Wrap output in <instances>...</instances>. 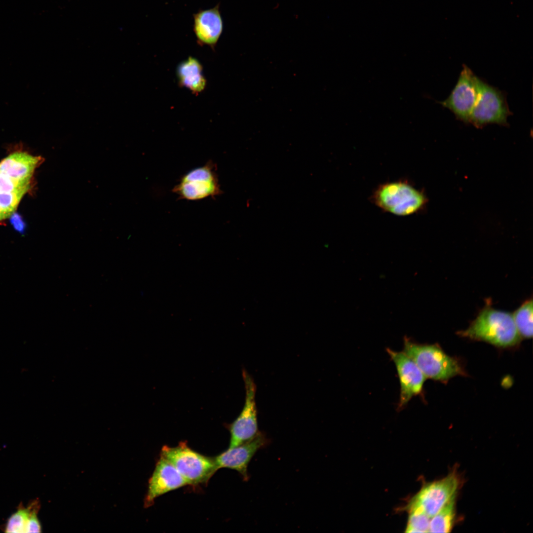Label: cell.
<instances>
[{
  "mask_svg": "<svg viewBox=\"0 0 533 533\" xmlns=\"http://www.w3.org/2000/svg\"><path fill=\"white\" fill-rule=\"evenodd\" d=\"M459 334L501 347L513 346L521 338L512 314L490 306H485L470 326Z\"/></svg>",
  "mask_w": 533,
  "mask_h": 533,
  "instance_id": "1",
  "label": "cell"
},
{
  "mask_svg": "<svg viewBox=\"0 0 533 533\" xmlns=\"http://www.w3.org/2000/svg\"><path fill=\"white\" fill-rule=\"evenodd\" d=\"M370 199L383 211L399 216L417 213L427 202L421 190L403 179L380 184L373 191Z\"/></svg>",
  "mask_w": 533,
  "mask_h": 533,
  "instance_id": "2",
  "label": "cell"
},
{
  "mask_svg": "<svg viewBox=\"0 0 533 533\" xmlns=\"http://www.w3.org/2000/svg\"><path fill=\"white\" fill-rule=\"evenodd\" d=\"M403 351L415 362L426 379L446 381L463 374L457 361L437 345L419 343L405 337Z\"/></svg>",
  "mask_w": 533,
  "mask_h": 533,
  "instance_id": "3",
  "label": "cell"
},
{
  "mask_svg": "<svg viewBox=\"0 0 533 533\" xmlns=\"http://www.w3.org/2000/svg\"><path fill=\"white\" fill-rule=\"evenodd\" d=\"M160 456L175 466L188 485L206 483L217 471L213 458L194 451L185 442L174 447L164 446Z\"/></svg>",
  "mask_w": 533,
  "mask_h": 533,
  "instance_id": "4",
  "label": "cell"
},
{
  "mask_svg": "<svg viewBox=\"0 0 533 533\" xmlns=\"http://www.w3.org/2000/svg\"><path fill=\"white\" fill-rule=\"evenodd\" d=\"M478 97L472 111L470 123L477 128L489 124L508 126V117L512 115L505 94L477 77Z\"/></svg>",
  "mask_w": 533,
  "mask_h": 533,
  "instance_id": "5",
  "label": "cell"
},
{
  "mask_svg": "<svg viewBox=\"0 0 533 533\" xmlns=\"http://www.w3.org/2000/svg\"><path fill=\"white\" fill-rule=\"evenodd\" d=\"M179 198L196 201L215 197L222 193L217 173L212 161L194 168L182 176L172 189Z\"/></svg>",
  "mask_w": 533,
  "mask_h": 533,
  "instance_id": "6",
  "label": "cell"
},
{
  "mask_svg": "<svg viewBox=\"0 0 533 533\" xmlns=\"http://www.w3.org/2000/svg\"><path fill=\"white\" fill-rule=\"evenodd\" d=\"M245 399L243 408L237 418L228 427L230 434L229 448L249 441L260 432L258 428V411L256 403V385L252 377L242 370Z\"/></svg>",
  "mask_w": 533,
  "mask_h": 533,
  "instance_id": "7",
  "label": "cell"
},
{
  "mask_svg": "<svg viewBox=\"0 0 533 533\" xmlns=\"http://www.w3.org/2000/svg\"><path fill=\"white\" fill-rule=\"evenodd\" d=\"M477 76L466 65H463L458 80L448 97L440 102L452 111L456 118L470 123V116L478 97Z\"/></svg>",
  "mask_w": 533,
  "mask_h": 533,
  "instance_id": "8",
  "label": "cell"
},
{
  "mask_svg": "<svg viewBox=\"0 0 533 533\" xmlns=\"http://www.w3.org/2000/svg\"><path fill=\"white\" fill-rule=\"evenodd\" d=\"M458 486L456 475L449 474L442 479L424 486L408 506L418 508L431 518L455 498Z\"/></svg>",
  "mask_w": 533,
  "mask_h": 533,
  "instance_id": "9",
  "label": "cell"
},
{
  "mask_svg": "<svg viewBox=\"0 0 533 533\" xmlns=\"http://www.w3.org/2000/svg\"><path fill=\"white\" fill-rule=\"evenodd\" d=\"M386 351L393 362L400 383V395L397 409L402 410L414 396L423 391L426 379L415 362L403 351L387 348Z\"/></svg>",
  "mask_w": 533,
  "mask_h": 533,
  "instance_id": "10",
  "label": "cell"
},
{
  "mask_svg": "<svg viewBox=\"0 0 533 533\" xmlns=\"http://www.w3.org/2000/svg\"><path fill=\"white\" fill-rule=\"evenodd\" d=\"M269 442L264 433L260 432L253 439L226 451L213 458L216 470L228 468L237 471L243 480L249 479L248 466L256 452Z\"/></svg>",
  "mask_w": 533,
  "mask_h": 533,
  "instance_id": "11",
  "label": "cell"
},
{
  "mask_svg": "<svg viewBox=\"0 0 533 533\" xmlns=\"http://www.w3.org/2000/svg\"><path fill=\"white\" fill-rule=\"evenodd\" d=\"M187 485L186 480L175 466L160 456L149 481L144 506L147 508L152 506L158 496Z\"/></svg>",
  "mask_w": 533,
  "mask_h": 533,
  "instance_id": "12",
  "label": "cell"
},
{
  "mask_svg": "<svg viewBox=\"0 0 533 533\" xmlns=\"http://www.w3.org/2000/svg\"><path fill=\"white\" fill-rule=\"evenodd\" d=\"M193 30L197 43L214 48L224 28L220 4L210 9H200L193 14Z\"/></svg>",
  "mask_w": 533,
  "mask_h": 533,
  "instance_id": "13",
  "label": "cell"
},
{
  "mask_svg": "<svg viewBox=\"0 0 533 533\" xmlns=\"http://www.w3.org/2000/svg\"><path fill=\"white\" fill-rule=\"evenodd\" d=\"M42 160V157L26 152H15L0 162V173L14 180L29 183Z\"/></svg>",
  "mask_w": 533,
  "mask_h": 533,
  "instance_id": "14",
  "label": "cell"
},
{
  "mask_svg": "<svg viewBox=\"0 0 533 533\" xmlns=\"http://www.w3.org/2000/svg\"><path fill=\"white\" fill-rule=\"evenodd\" d=\"M176 72L181 86L195 94L204 90L206 80L203 74L202 66L197 59L189 57L178 65Z\"/></svg>",
  "mask_w": 533,
  "mask_h": 533,
  "instance_id": "15",
  "label": "cell"
},
{
  "mask_svg": "<svg viewBox=\"0 0 533 533\" xmlns=\"http://www.w3.org/2000/svg\"><path fill=\"white\" fill-rule=\"evenodd\" d=\"M455 516V499H453L431 518L428 532L449 533L453 526Z\"/></svg>",
  "mask_w": 533,
  "mask_h": 533,
  "instance_id": "16",
  "label": "cell"
},
{
  "mask_svg": "<svg viewBox=\"0 0 533 533\" xmlns=\"http://www.w3.org/2000/svg\"><path fill=\"white\" fill-rule=\"evenodd\" d=\"M521 337L529 339L533 336V300L523 303L512 314Z\"/></svg>",
  "mask_w": 533,
  "mask_h": 533,
  "instance_id": "17",
  "label": "cell"
},
{
  "mask_svg": "<svg viewBox=\"0 0 533 533\" xmlns=\"http://www.w3.org/2000/svg\"><path fill=\"white\" fill-rule=\"evenodd\" d=\"M409 516L406 532H428L431 518L421 509L414 507H408Z\"/></svg>",
  "mask_w": 533,
  "mask_h": 533,
  "instance_id": "18",
  "label": "cell"
},
{
  "mask_svg": "<svg viewBox=\"0 0 533 533\" xmlns=\"http://www.w3.org/2000/svg\"><path fill=\"white\" fill-rule=\"evenodd\" d=\"M32 510L28 508L20 509L9 519L5 532L26 533V528Z\"/></svg>",
  "mask_w": 533,
  "mask_h": 533,
  "instance_id": "19",
  "label": "cell"
},
{
  "mask_svg": "<svg viewBox=\"0 0 533 533\" xmlns=\"http://www.w3.org/2000/svg\"><path fill=\"white\" fill-rule=\"evenodd\" d=\"M29 189H25L11 192L0 193L1 210L10 216L16 210L24 195Z\"/></svg>",
  "mask_w": 533,
  "mask_h": 533,
  "instance_id": "20",
  "label": "cell"
},
{
  "mask_svg": "<svg viewBox=\"0 0 533 533\" xmlns=\"http://www.w3.org/2000/svg\"><path fill=\"white\" fill-rule=\"evenodd\" d=\"M30 183L18 182L0 173V193H9L25 189H30Z\"/></svg>",
  "mask_w": 533,
  "mask_h": 533,
  "instance_id": "21",
  "label": "cell"
},
{
  "mask_svg": "<svg viewBox=\"0 0 533 533\" xmlns=\"http://www.w3.org/2000/svg\"><path fill=\"white\" fill-rule=\"evenodd\" d=\"M37 509L32 510L26 528V533L41 532V527L37 516Z\"/></svg>",
  "mask_w": 533,
  "mask_h": 533,
  "instance_id": "22",
  "label": "cell"
},
{
  "mask_svg": "<svg viewBox=\"0 0 533 533\" xmlns=\"http://www.w3.org/2000/svg\"><path fill=\"white\" fill-rule=\"evenodd\" d=\"M9 217H10V216L2 211L0 208V221L5 219Z\"/></svg>",
  "mask_w": 533,
  "mask_h": 533,
  "instance_id": "23",
  "label": "cell"
}]
</instances>
